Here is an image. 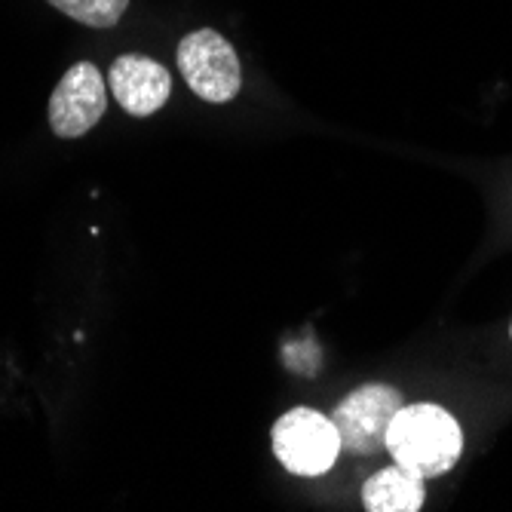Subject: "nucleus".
Masks as SVG:
<instances>
[{
	"label": "nucleus",
	"mask_w": 512,
	"mask_h": 512,
	"mask_svg": "<svg viewBox=\"0 0 512 512\" xmlns=\"http://www.w3.org/2000/svg\"><path fill=\"white\" fill-rule=\"evenodd\" d=\"M387 451L393 463L421 479H439L463 457V427L436 402L402 405L387 430Z\"/></svg>",
	"instance_id": "obj_1"
},
{
	"label": "nucleus",
	"mask_w": 512,
	"mask_h": 512,
	"mask_svg": "<svg viewBox=\"0 0 512 512\" xmlns=\"http://www.w3.org/2000/svg\"><path fill=\"white\" fill-rule=\"evenodd\" d=\"M273 457L283 463V470L301 479H316L329 473L341 457V436L332 421L316 408L298 405L289 408L270 430Z\"/></svg>",
	"instance_id": "obj_2"
},
{
	"label": "nucleus",
	"mask_w": 512,
	"mask_h": 512,
	"mask_svg": "<svg viewBox=\"0 0 512 512\" xmlns=\"http://www.w3.org/2000/svg\"><path fill=\"white\" fill-rule=\"evenodd\" d=\"M175 62L181 77L188 80V86L203 102L224 105L237 99V92L243 89V68L237 50L212 28H200L184 37L178 43Z\"/></svg>",
	"instance_id": "obj_3"
},
{
	"label": "nucleus",
	"mask_w": 512,
	"mask_h": 512,
	"mask_svg": "<svg viewBox=\"0 0 512 512\" xmlns=\"http://www.w3.org/2000/svg\"><path fill=\"white\" fill-rule=\"evenodd\" d=\"M402 405V393L390 384H362L353 393H347L332 408L341 448L362 457L384 451L390 421Z\"/></svg>",
	"instance_id": "obj_4"
},
{
	"label": "nucleus",
	"mask_w": 512,
	"mask_h": 512,
	"mask_svg": "<svg viewBox=\"0 0 512 512\" xmlns=\"http://www.w3.org/2000/svg\"><path fill=\"white\" fill-rule=\"evenodd\" d=\"M108 108V86L102 71L92 62L71 65L50 99V129L59 138H80L105 117Z\"/></svg>",
	"instance_id": "obj_5"
},
{
	"label": "nucleus",
	"mask_w": 512,
	"mask_h": 512,
	"mask_svg": "<svg viewBox=\"0 0 512 512\" xmlns=\"http://www.w3.org/2000/svg\"><path fill=\"white\" fill-rule=\"evenodd\" d=\"M108 89L114 92L117 105L129 117H151L172 96V77L166 65L148 56H120L108 71Z\"/></svg>",
	"instance_id": "obj_6"
},
{
	"label": "nucleus",
	"mask_w": 512,
	"mask_h": 512,
	"mask_svg": "<svg viewBox=\"0 0 512 512\" xmlns=\"http://www.w3.org/2000/svg\"><path fill=\"white\" fill-rule=\"evenodd\" d=\"M427 479L417 473L399 467L378 470L375 476H368L362 485V503L368 512H417L424 509L427 500Z\"/></svg>",
	"instance_id": "obj_7"
},
{
	"label": "nucleus",
	"mask_w": 512,
	"mask_h": 512,
	"mask_svg": "<svg viewBox=\"0 0 512 512\" xmlns=\"http://www.w3.org/2000/svg\"><path fill=\"white\" fill-rule=\"evenodd\" d=\"M46 4L89 28H114L129 10V0H46Z\"/></svg>",
	"instance_id": "obj_8"
},
{
	"label": "nucleus",
	"mask_w": 512,
	"mask_h": 512,
	"mask_svg": "<svg viewBox=\"0 0 512 512\" xmlns=\"http://www.w3.org/2000/svg\"><path fill=\"white\" fill-rule=\"evenodd\" d=\"M509 335H512V325H509Z\"/></svg>",
	"instance_id": "obj_9"
}]
</instances>
